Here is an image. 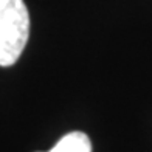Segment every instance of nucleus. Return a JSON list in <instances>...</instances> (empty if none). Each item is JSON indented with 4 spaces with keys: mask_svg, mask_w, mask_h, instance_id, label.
Listing matches in <instances>:
<instances>
[{
    "mask_svg": "<svg viewBox=\"0 0 152 152\" xmlns=\"http://www.w3.org/2000/svg\"><path fill=\"white\" fill-rule=\"evenodd\" d=\"M30 36V14L23 0H0V65L20 58Z\"/></svg>",
    "mask_w": 152,
    "mask_h": 152,
    "instance_id": "nucleus-1",
    "label": "nucleus"
},
{
    "mask_svg": "<svg viewBox=\"0 0 152 152\" xmlns=\"http://www.w3.org/2000/svg\"><path fill=\"white\" fill-rule=\"evenodd\" d=\"M48 152H92V141L84 132H70L61 138Z\"/></svg>",
    "mask_w": 152,
    "mask_h": 152,
    "instance_id": "nucleus-2",
    "label": "nucleus"
}]
</instances>
